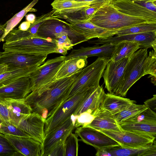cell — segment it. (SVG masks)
Instances as JSON below:
<instances>
[{
  "label": "cell",
  "mask_w": 156,
  "mask_h": 156,
  "mask_svg": "<svg viewBox=\"0 0 156 156\" xmlns=\"http://www.w3.org/2000/svg\"><path fill=\"white\" fill-rule=\"evenodd\" d=\"M48 83L31 92L24 99L32 109L45 119L66 100L80 71Z\"/></svg>",
  "instance_id": "cell-1"
},
{
  "label": "cell",
  "mask_w": 156,
  "mask_h": 156,
  "mask_svg": "<svg viewBox=\"0 0 156 156\" xmlns=\"http://www.w3.org/2000/svg\"><path fill=\"white\" fill-rule=\"evenodd\" d=\"M156 74V64L148 55L147 49L137 50L130 57L115 94L124 97L130 88L141 77L147 74L155 77Z\"/></svg>",
  "instance_id": "cell-2"
},
{
  "label": "cell",
  "mask_w": 156,
  "mask_h": 156,
  "mask_svg": "<svg viewBox=\"0 0 156 156\" xmlns=\"http://www.w3.org/2000/svg\"><path fill=\"white\" fill-rule=\"evenodd\" d=\"M89 21L101 27L117 30L138 24L154 23L121 12L110 0H107Z\"/></svg>",
  "instance_id": "cell-3"
},
{
  "label": "cell",
  "mask_w": 156,
  "mask_h": 156,
  "mask_svg": "<svg viewBox=\"0 0 156 156\" xmlns=\"http://www.w3.org/2000/svg\"><path fill=\"white\" fill-rule=\"evenodd\" d=\"M57 48L56 41L48 37L45 38L36 35L28 38L3 44L5 51L35 55H48L55 53Z\"/></svg>",
  "instance_id": "cell-4"
},
{
  "label": "cell",
  "mask_w": 156,
  "mask_h": 156,
  "mask_svg": "<svg viewBox=\"0 0 156 156\" xmlns=\"http://www.w3.org/2000/svg\"><path fill=\"white\" fill-rule=\"evenodd\" d=\"M92 87L77 93L62 102L45 119V135L59 126L73 115Z\"/></svg>",
  "instance_id": "cell-5"
},
{
  "label": "cell",
  "mask_w": 156,
  "mask_h": 156,
  "mask_svg": "<svg viewBox=\"0 0 156 156\" xmlns=\"http://www.w3.org/2000/svg\"><path fill=\"white\" fill-rule=\"evenodd\" d=\"M110 60V59L98 57L91 64L82 69L66 99L77 92L99 85L100 80L107 64Z\"/></svg>",
  "instance_id": "cell-6"
},
{
  "label": "cell",
  "mask_w": 156,
  "mask_h": 156,
  "mask_svg": "<svg viewBox=\"0 0 156 156\" xmlns=\"http://www.w3.org/2000/svg\"><path fill=\"white\" fill-rule=\"evenodd\" d=\"M62 33L67 34L74 46L87 41L83 35L73 29L69 23L56 17L44 21L39 27L36 35L52 39L55 34Z\"/></svg>",
  "instance_id": "cell-7"
},
{
  "label": "cell",
  "mask_w": 156,
  "mask_h": 156,
  "mask_svg": "<svg viewBox=\"0 0 156 156\" xmlns=\"http://www.w3.org/2000/svg\"><path fill=\"white\" fill-rule=\"evenodd\" d=\"M65 57L61 56L48 60L37 68L29 76L31 92L54 80L65 62Z\"/></svg>",
  "instance_id": "cell-8"
},
{
  "label": "cell",
  "mask_w": 156,
  "mask_h": 156,
  "mask_svg": "<svg viewBox=\"0 0 156 156\" xmlns=\"http://www.w3.org/2000/svg\"><path fill=\"white\" fill-rule=\"evenodd\" d=\"M116 141L124 148H141L151 146L155 138L124 130L122 132L101 129L97 130Z\"/></svg>",
  "instance_id": "cell-9"
},
{
  "label": "cell",
  "mask_w": 156,
  "mask_h": 156,
  "mask_svg": "<svg viewBox=\"0 0 156 156\" xmlns=\"http://www.w3.org/2000/svg\"><path fill=\"white\" fill-rule=\"evenodd\" d=\"M47 56L4 51L0 52V64L9 68L37 67L45 62Z\"/></svg>",
  "instance_id": "cell-10"
},
{
  "label": "cell",
  "mask_w": 156,
  "mask_h": 156,
  "mask_svg": "<svg viewBox=\"0 0 156 156\" xmlns=\"http://www.w3.org/2000/svg\"><path fill=\"white\" fill-rule=\"evenodd\" d=\"M122 42H133L138 44L140 48H153L156 51V31L111 37L107 38L98 39L89 41V43L96 45L111 43L116 44Z\"/></svg>",
  "instance_id": "cell-11"
},
{
  "label": "cell",
  "mask_w": 156,
  "mask_h": 156,
  "mask_svg": "<svg viewBox=\"0 0 156 156\" xmlns=\"http://www.w3.org/2000/svg\"><path fill=\"white\" fill-rule=\"evenodd\" d=\"M76 128L75 133L80 140L97 150L120 146L116 141L100 131L87 126Z\"/></svg>",
  "instance_id": "cell-12"
},
{
  "label": "cell",
  "mask_w": 156,
  "mask_h": 156,
  "mask_svg": "<svg viewBox=\"0 0 156 156\" xmlns=\"http://www.w3.org/2000/svg\"><path fill=\"white\" fill-rule=\"evenodd\" d=\"M130 57L117 61L110 59L108 62L102 76L105 88L109 93L115 94Z\"/></svg>",
  "instance_id": "cell-13"
},
{
  "label": "cell",
  "mask_w": 156,
  "mask_h": 156,
  "mask_svg": "<svg viewBox=\"0 0 156 156\" xmlns=\"http://www.w3.org/2000/svg\"><path fill=\"white\" fill-rule=\"evenodd\" d=\"M75 121L70 117L54 130L46 134L41 144V156H46L58 143L64 141L75 127Z\"/></svg>",
  "instance_id": "cell-14"
},
{
  "label": "cell",
  "mask_w": 156,
  "mask_h": 156,
  "mask_svg": "<svg viewBox=\"0 0 156 156\" xmlns=\"http://www.w3.org/2000/svg\"><path fill=\"white\" fill-rule=\"evenodd\" d=\"M69 25L83 35L87 41L94 38H107L115 35L117 30H110L99 27L90 21H81L67 19Z\"/></svg>",
  "instance_id": "cell-15"
},
{
  "label": "cell",
  "mask_w": 156,
  "mask_h": 156,
  "mask_svg": "<svg viewBox=\"0 0 156 156\" xmlns=\"http://www.w3.org/2000/svg\"><path fill=\"white\" fill-rule=\"evenodd\" d=\"M29 77L19 78L0 87V98L24 99L31 92Z\"/></svg>",
  "instance_id": "cell-16"
},
{
  "label": "cell",
  "mask_w": 156,
  "mask_h": 156,
  "mask_svg": "<svg viewBox=\"0 0 156 156\" xmlns=\"http://www.w3.org/2000/svg\"><path fill=\"white\" fill-rule=\"evenodd\" d=\"M45 120L39 114L32 112L22 120L17 127L42 144L45 136Z\"/></svg>",
  "instance_id": "cell-17"
},
{
  "label": "cell",
  "mask_w": 156,
  "mask_h": 156,
  "mask_svg": "<svg viewBox=\"0 0 156 156\" xmlns=\"http://www.w3.org/2000/svg\"><path fill=\"white\" fill-rule=\"evenodd\" d=\"M93 114L94 119L90 123L84 126L97 130L105 129L119 132L123 130L113 114L101 105Z\"/></svg>",
  "instance_id": "cell-18"
},
{
  "label": "cell",
  "mask_w": 156,
  "mask_h": 156,
  "mask_svg": "<svg viewBox=\"0 0 156 156\" xmlns=\"http://www.w3.org/2000/svg\"><path fill=\"white\" fill-rule=\"evenodd\" d=\"M112 4L119 11L129 16L146 19L156 23V12L130 0H110Z\"/></svg>",
  "instance_id": "cell-19"
},
{
  "label": "cell",
  "mask_w": 156,
  "mask_h": 156,
  "mask_svg": "<svg viewBox=\"0 0 156 156\" xmlns=\"http://www.w3.org/2000/svg\"><path fill=\"white\" fill-rule=\"evenodd\" d=\"M20 156H41V144L31 137L5 135Z\"/></svg>",
  "instance_id": "cell-20"
},
{
  "label": "cell",
  "mask_w": 156,
  "mask_h": 156,
  "mask_svg": "<svg viewBox=\"0 0 156 156\" xmlns=\"http://www.w3.org/2000/svg\"><path fill=\"white\" fill-rule=\"evenodd\" d=\"M116 44L110 43L101 46L96 45L91 47H82L79 49L72 50L68 55L65 56V59L67 60L84 56L87 57L96 56L99 58L110 59Z\"/></svg>",
  "instance_id": "cell-21"
},
{
  "label": "cell",
  "mask_w": 156,
  "mask_h": 156,
  "mask_svg": "<svg viewBox=\"0 0 156 156\" xmlns=\"http://www.w3.org/2000/svg\"><path fill=\"white\" fill-rule=\"evenodd\" d=\"M105 93L102 86L92 87L80 105L71 116L74 118L85 112L93 113L101 105Z\"/></svg>",
  "instance_id": "cell-22"
},
{
  "label": "cell",
  "mask_w": 156,
  "mask_h": 156,
  "mask_svg": "<svg viewBox=\"0 0 156 156\" xmlns=\"http://www.w3.org/2000/svg\"><path fill=\"white\" fill-rule=\"evenodd\" d=\"M2 99L7 106L10 123L16 126H17L20 122L32 112L31 107L24 99Z\"/></svg>",
  "instance_id": "cell-23"
},
{
  "label": "cell",
  "mask_w": 156,
  "mask_h": 156,
  "mask_svg": "<svg viewBox=\"0 0 156 156\" xmlns=\"http://www.w3.org/2000/svg\"><path fill=\"white\" fill-rule=\"evenodd\" d=\"M91 4L74 0H54L51 4L57 18L82 10Z\"/></svg>",
  "instance_id": "cell-24"
},
{
  "label": "cell",
  "mask_w": 156,
  "mask_h": 156,
  "mask_svg": "<svg viewBox=\"0 0 156 156\" xmlns=\"http://www.w3.org/2000/svg\"><path fill=\"white\" fill-rule=\"evenodd\" d=\"M136 103L129 99L108 93L105 94L101 106L114 115Z\"/></svg>",
  "instance_id": "cell-25"
},
{
  "label": "cell",
  "mask_w": 156,
  "mask_h": 156,
  "mask_svg": "<svg viewBox=\"0 0 156 156\" xmlns=\"http://www.w3.org/2000/svg\"><path fill=\"white\" fill-rule=\"evenodd\" d=\"M109 156H144L156 155V143L154 140L150 147L134 148H124L121 146L104 148Z\"/></svg>",
  "instance_id": "cell-26"
},
{
  "label": "cell",
  "mask_w": 156,
  "mask_h": 156,
  "mask_svg": "<svg viewBox=\"0 0 156 156\" xmlns=\"http://www.w3.org/2000/svg\"><path fill=\"white\" fill-rule=\"evenodd\" d=\"M87 56H84L65 60L55 76L54 80L70 76L81 71L87 66Z\"/></svg>",
  "instance_id": "cell-27"
},
{
  "label": "cell",
  "mask_w": 156,
  "mask_h": 156,
  "mask_svg": "<svg viewBox=\"0 0 156 156\" xmlns=\"http://www.w3.org/2000/svg\"><path fill=\"white\" fill-rule=\"evenodd\" d=\"M119 124L123 130L156 138V123L128 121Z\"/></svg>",
  "instance_id": "cell-28"
},
{
  "label": "cell",
  "mask_w": 156,
  "mask_h": 156,
  "mask_svg": "<svg viewBox=\"0 0 156 156\" xmlns=\"http://www.w3.org/2000/svg\"><path fill=\"white\" fill-rule=\"evenodd\" d=\"M37 67L9 68L7 71L0 74V87L6 85L19 78L29 77Z\"/></svg>",
  "instance_id": "cell-29"
},
{
  "label": "cell",
  "mask_w": 156,
  "mask_h": 156,
  "mask_svg": "<svg viewBox=\"0 0 156 156\" xmlns=\"http://www.w3.org/2000/svg\"><path fill=\"white\" fill-rule=\"evenodd\" d=\"M140 48L139 45L133 42H122L116 44L110 59L117 61L123 58L130 57Z\"/></svg>",
  "instance_id": "cell-30"
},
{
  "label": "cell",
  "mask_w": 156,
  "mask_h": 156,
  "mask_svg": "<svg viewBox=\"0 0 156 156\" xmlns=\"http://www.w3.org/2000/svg\"><path fill=\"white\" fill-rule=\"evenodd\" d=\"M38 1V0H33L26 7L15 14L12 18L6 22L5 32L0 39V42L4 41V39L6 35L20 23L28 12H35L37 11L36 9L33 7Z\"/></svg>",
  "instance_id": "cell-31"
},
{
  "label": "cell",
  "mask_w": 156,
  "mask_h": 156,
  "mask_svg": "<svg viewBox=\"0 0 156 156\" xmlns=\"http://www.w3.org/2000/svg\"><path fill=\"white\" fill-rule=\"evenodd\" d=\"M147 108L144 105L133 103L127 108L113 115L120 124L133 119Z\"/></svg>",
  "instance_id": "cell-32"
},
{
  "label": "cell",
  "mask_w": 156,
  "mask_h": 156,
  "mask_svg": "<svg viewBox=\"0 0 156 156\" xmlns=\"http://www.w3.org/2000/svg\"><path fill=\"white\" fill-rule=\"evenodd\" d=\"M107 0L91 5L85 9L70 14L69 19L81 21L90 20Z\"/></svg>",
  "instance_id": "cell-33"
},
{
  "label": "cell",
  "mask_w": 156,
  "mask_h": 156,
  "mask_svg": "<svg viewBox=\"0 0 156 156\" xmlns=\"http://www.w3.org/2000/svg\"><path fill=\"white\" fill-rule=\"evenodd\" d=\"M156 31V23H141L117 30L115 35L121 36Z\"/></svg>",
  "instance_id": "cell-34"
},
{
  "label": "cell",
  "mask_w": 156,
  "mask_h": 156,
  "mask_svg": "<svg viewBox=\"0 0 156 156\" xmlns=\"http://www.w3.org/2000/svg\"><path fill=\"white\" fill-rule=\"evenodd\" d=\"M78 136L71 133L65 141V156H77L79 144Z\"/></svg>",
  "instance_id": "cell-35"
},
{
  "label": "cell",
  "mask_w": 156,
  "mask_h": 156,
  "mask_svg": "<svg viewBox=\"0 0 156 156\" xmlns=\"http://www.w3.org/2000/svg\"><path fill=\"white\" fill-rule=\"evenodd\" d=\"M20 156V155L5 135L0 133V156Z\"/></svg>",
  "instance_id": "cell-36"
},
{
  "label": "cell",
  "mask_w": 156,
  "mask_h": 156,
  "mask_svg": "<svg viewBox=\"0 0 156 156\" xmlns=\"http://www.w3.org/2000/svg\"><path fill=\"white\" fill-rule=\"evenodd\" d=\"M0 133L4 135L31 137L18 127L10 122H3L1 124Z\"/></svg>",
  "instance_id": "cell-37"
},
{
  "label": "cell",
  "mask_w": 156,
  "mask_h": 156,
  "mask_svg": "<svg viewBox=\"0 0 156 156\" xmlns=\"http://www.w3.org/2000/svg\"><path fill=\"white\" fill-rule=\"evenodd\" d=\"M55 15L54 11H51L37 17L34 22L30 25L27 30L32 35L36 34L40 26L46 20L52 17H56Z\"/></svg>",
  "instance_id": "cell-38"
},
{
  "label": "cell",
  "mask_w": 156,
  "mask_h": 156,
  "mask_svg": "<svg viewBox=\"0 0 156 156\" xmlns=\"http://www.w3.org/2000/svg\"><path fill=\"white\" fill-rule=\"evenodd\" d=\"M128 121L156 123V113L147 108L135 118L127 121Z\"/></svg>",
  "instance_id": "cell-39"
},
{
  "label": "cell",
  "mask_w": 156,
  "mask_h": 156,
  "mask_svg": "<svg viewBox=\"0 0 156 156\" xmlns=\"http://www.w3.org/2000/svg\"><path fill=\"white\" fill-rule=\"evenodd\" d=\"M52 39L56 41L57 47L64 48L68 51L74 46L68 34L66 33L55 34Z\"/></svg>",
  "instance_id": "cell-40"
},
{
  "label": "cell",
  "mask_w": 156,
  "mask_h": 156,
  "mask_svg": "<svg viewBox=\"0 0 156 156\" xmlns=\"http://www.w3.org/2000/svg\"><path fill=\"white\" fill-rule=\"evenodd\" d=\"M75 121V127L84 126L90 123L93 120L94 116L93 113L85 112L82 113L79 115L73 118Z\"/></svg>",
  "instance_id": "cell-41"
},
{
  "label": "cell",
  "mask_w": 156,
  "mask_h": 156,
  "mask_svg": "<svg viewBox=\"0 0 156 156\" xmlns=\"http://www.w3.org/2000/svg\"><path fill=\"white\" fill-rule=\"evenodd\" d=\"M65 141L60 142L57 144L48 154L47 156H65Z\"/></svg>",
  "instance_id": "cell-42"
},
{
  "label": "cell",
  "mask_w": 156,
  "mask_h": 156,
  "mask_svg": "<svg viewBox=\"0 0 156 156\" xmlns=\"http://www.w3.org/2000/svg\"><path fill=\"white\" fill-rule=\"evenodd\" d=\"M0 117L4 122L10 123L7 106L3 99L1 98H0Z\"/></svg>",
  "instance_id": "cell-43"
},
{
  "label": "cell",
  "mask_w": 156,
  "mask_h": 156,
  "mask_svg": "<svg viewBox=\"0 0 156 156\" xmlns=\"http://www.w3.org/2000/svg\"><path fill=\"white\" fill-rule=\"evenodd\" d=\"M133 1L150 11L156 12V0Z\"/></svg>",
  "instance_id": "cell-44"
},
{
  "label": "cell",
  "mask_w": 156,
  "mask_h": 156,
  "mask_svg": "<svg viewBox=\"0 0 156 156\" xmlns=\"http://www.w3.org/2000/svg\"><path fill=\"white\" fill-rule=\"evenodd\" d=\"M144 105L148 108L155 112L156 109V95H153V97L147 100L144 102Z\"/></svg>",
  "instance_id": "cell-45"
},
{
  "label": "cell",
  "mask_w": 156,
  "mask_h": 156,
  "mask_svg": "<svg viewBox=\"0 0 156 156\" xmlns=\"http://www.w3.org/2000/svg\"><path fill=\"white\" fill-rule=\"evenodd\" d=\"M31 25L30 23L26 21L22 22L19 26L18 29L23 31L27 30Z\"/></svg>",
  "instance_id": "cell-46"
},
{
  "label": "cell",
  "mask_w": 156,
  "mask_h": 156,
  "mask_svg": "<svg viewBox=\"0 0 156 156\" xmlns=\"http://www.w3.org/2000/svg\"><path fill=\"white\" fill-rule=\"evenodd\" d=\"M36 18V16L33 14L30 13L26 15V21L30 23L31 24L34 22Z\"/></svg>",
  "instance_id": "cell-47"
},
{
  "label": "cell",
  "mask_w": 156,
  "mask_h": 156,
  "mask_svg": "<svg viewBox=\"0 0 156 156\" xmlns=\"http://www.w3.org/2000/svg\"><path fill=\"white\" fill-rule=\"evenodd\" d=\"M78 2L89 3L91 5L105 1L106 0H74Z\"/></svg>",
  "instance_id": "cell-48"
},
{
  "label": "cell",
  "mask_w": 156,
  "mask_h": 156,
  "mask_svg": "<svg viewBox=\"0 0 156 156\" xmlns=\"http://www.w3.org/2000/svg\"><path fill=\"white\" fill-rule=\"evenodd\" d=\"M68 51L67 49L64 48L57 47L55 53L60 54L65 56L67 54Z\"/></svg>",
  "instance_id": "cell-49"
},
{
  "label": "cell",
  "mask_w": 156,
  "mask_h": 156,
  "mask_svg": "<svg viewBox=\"0 0 156 156\" xmlns=\"http://www.w3.org/2000/svg\"><path fill=\"white\" fill-rule=\"evenodd\" d=\"M9 69V68L7 66L0 64V74L7 71Z\"/></svg>",
  "instance_id": "cell-50"
},
{
  "label": "cell",
  "mask_w": 156,
  "mask_h": 156,
  "mask_svg": "<svg viewBox=\"0 0 156 156\" xmlns=\"http://www.w3.org/2000/svg\"><path fill=\"white\" fill-rule=\"evenodd\" d=\"M6 26V23L3 25L0 24V39L4 33Z\"/></svg>",
  "instance_id": "cell-51"
},
{
  "label": "cell",
  "mask_w": 156,
  "mask_h": 156,
  "mask_svg": "<svg viewBox=\"0 0 156 156\" xmlns=\"http://www.w3.org/2000/svg\"><path fill=\"white\" fill-rule=\"evenodd\" d=\"M3 122H4L3 121V120H2V119L0 117V125H1V124H2Z\"/></svg>",
  "instance_id": "cell-52"
},
{
  "label": "cell",
  "mask_w": 156,
  "mask_h": 156,
  "mask_svg": "<svg viewBox=\"0 0 156 156\" xmlns=\"http://www.w3.org/2000/svg\"><path fill=\"white\" fill-rule=\"evenodd\" d=\"M133 1H147L148 0H130Z\"/></svg>",
  "instance_id": "cell-53"
}]
</instances>
